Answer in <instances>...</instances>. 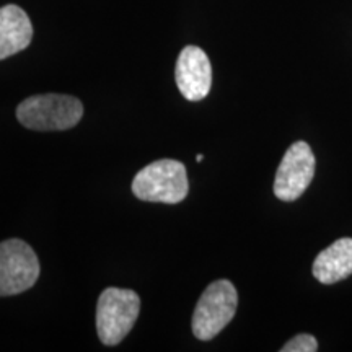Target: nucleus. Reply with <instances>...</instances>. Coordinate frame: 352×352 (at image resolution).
<instances>
[{
    "instance_id": "nucleus-1",
    "label": "nucleus",
    "mask_w": 352,
    "mask_h": 352,
    "mask_svg": "<svg viewBox=\"0 0 352 352\" xmlns=\"http://www.w3.org/2000/svg\"><path fill=\"white\" fill-rule=\"evenodd\" d=\"M83 116L80 100L69 95H34L21 101L16 118L26 129L65 131L76 127Z\"/></svg>"
},
{
    "instance_id": "nucleus-2",
    "label": "nucleus",
    "mask_w": 352,
    "mask_h": 352,
    "mask_svg": "<svg viewBox=\"0 0 352 352\" xmlns=\"http://www.w3.org/2000/svg\"><path fill=\"white\" fill-rule=\"evenodd\" d=\"M189 183L186 168L178 160L152 162L135 175L132 192L140 201L178 204L188 196Z\"/></svg>"
},
{
    "instance_id": "nucleus-3",
    "label": "nucleus",
    "mask_w": 352,
    "mask_h": 352,
    "mask_svg": "<svg viewBox=\"0 0 352 352\" xmlns=\"http://www.w3.org/2000/svg\"><path fill=\"white\" fill-rule=\"evenodd\" d=\"M140 311V298L134 290L108 287L96 305V331L104 346H116L134 327Z\"/></svg>"
},
{
    "instance_id": "nucleus-4",
    "label": "nucleus",
    "mask_w": 352,
    "mask_h": 352,
    "mask_svg": "<svg viewBox=\"0 0 352 352\" xmlns=\"http://www.w3.org/2000/svg\"><path fill=\"white\" fill-rule=\"evenodd\" d=\"M239 294L230 280H215L204 290L192 315V333L197 340L209 341L233 320Z\"/></svg>"
},
{
    "instance_id": "nucleus-5",
    "label": "nucleus",
    "mask_w": 352,
    "mask_h": 352,
    "mask_svg": "<svg viewBox=\"0 0 352 352\" xmlns=\"http://www.w3.org/2000/svg\"><path fill=\"white\" fill-rule=\"evenodd\" d=\"M39 277L36 253L26 241L10 239L0 243V297L19 296Z\"/></svg>"
},
{
    "instance_id": "nucleus-6",
    "label": "nucleus",
    "mask_w": 352,
    "mask_h": 352,
    "mask_svg": "<svg viewBox=\"0 0 352 352\" xmlns=\"http://www.w3.org/2000/svg\"><path fill=\"white\" fill-rule=\"evenodd\" d=\"M315 175V155L311 147L303 140L294 142L285 151L274 179L277 199L292 202L300 197L310 186Z\"/></svg>"
},
{
    "instance_id": "nucleus-7",
    "label": "nucleus",
    "mask_w": 352,
    "mask_h": 352,
    "mask_svg": "<svg viewBox=\"0 0 352 352\" xmlns=\"http://www.w3.org/2000/svg\"><path fill=\"white\" fill-rule=\"evenodd\" d=\"M179 94L189 101H201L212 85V67L208 54L197 46H186L179 52L175 67Z\"/></svg>"
},
{
    "instance_id": "nucleus-8",
    "label": "nucleus",
    "mask_w": 352,
    "mask_h": 352,
    "mask_svg": "<svg viewBox=\"0 0 352 352\" xmlns=\"http://www.w3.org/2000/svg\"><path fill=\"white\" fill-rule=\"evenodd\" d=\"M33 39V25L23 8L6 6L0 8V60L26 50Z\"/></svg>"
},
{
    "instance_id": "nucleus-9",
    "label": "nucleus",
    "mask_w": 352,
    "mask_h": 352,
    "mask_svg": "<svg viewBox=\"0 0 352 352\" xmlns=\"http://www.w3.org/2000/svg\"><path fill=\"white\" fill-rule=\"evenodd\" d=\"M321 284H334L352 274V239H340L316 256L311 267Z\"/></svg>"
},
{
    "instance_id": "nucleus-10",
    "label": "nucleus",
    "mask_w": 352,
    "mask_h": 352,
    "mask_svg": "<svg viewBox=\"0 0 352 352\" xmlns=\"http://www.w3.org/2000/svg\"><path fill=\"white\" fill-rule=\"evenodd\" d=\"M318 351V342L311 334L302 333L292 338L287 344L280 347V352H315Z\"/></svg>"
},
{
    "instance_id": "nucleus-11",
    "label": "nucleus",
    "mask_w": 352,
    "mask_h": 352,
    "mask_svg": "<svg viewBox=\"0 0 352 352\" xmlns=\"http://www.w3.org/2000/svg\"><path fill=\"white\" fill-rule=\"evenodd\" d=\"M202 158H204V155H201L199 153V155H197V162H202Z\"/></svg>"
}]
</instances>
